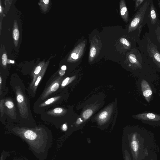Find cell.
<instances>
[{
    "label": "cell",
    "instance_id": "obj_1",
    "mask_svg": "<svg viewBox=\"0 0 160 160\" xmlns=\"http://www.w3.org/2000/svg\"><path fill=\"white\" fill-rule=\"evenodd\" d=\"M11 131L27 143L29 149L36 158L41 160L47 158L52 142V136L50 132L41 127H15Z\"/></svg>",
    "mask_w": 160,
    "mask_h": 160
},
{
    "label": "cell",
    "instance_id": "obj_2",
    "mask_svg": "<svg viewBox=\"0 0 160 160\" xmlns=\"http://www.w3.org/2000/svg\"><path fill=\"white\" fill-rule=\"evenodd\" d=\"M137 130L128 138L130 148L133 160H143L149 154L144 137L148 131L139 127Z\"/></svg>",
    "mask_w": 160,
    "mask_h": 160
},
{
    "label": "cell",
    "instance_id": "obj_3",
    "mask_svg": "<svg viewBox=\"0 0 160 160\" xmlns=\"http://www.w3.org/2000/svg\"><path fill=\"white\" fill-rule=\"evenodd\" d=\"M138 84L139 89L142 96L148 102H149L156 91L151 81L144 78H139Z\"/></svg>",
    "mask_w": 160,
    "mask_h": 160
},
{
    "label": "cell",
    "instance_id": "obj_4",
    "mask_svg": "<svg viewBox=\"0 0 160 160\" xmlns=\"http://www.w3.org/2000/svg\"><path fill=\"white\" fill-rule=\"evenodd\" d=\"M133 117L143 123L150 125H160V114L151 112H145L134 115Z\"/></svg>",
    "mask_w": 160,
    "mask_h": 160
},
{
    "label": "cell",
    "instance_id": "obj_5",
    "mask_svg": "<svg viewBox=\"0 0 160 160\" xmlns=\"http://www.w3.org/2000/svg\"><path fill=\"white\" fill-rule=\"evenodd\" d=\"M16 99L17 104L21 116L28 115V108L27 100L21 89H16Z\"/></svg>",
    "mask_w": 160,
    "mask_h": 160
},
{
    "label": "cell",
    "instance_id": "obj_6",
    "mask_svg": "<svg viewBox=\"0 0 160 160\" xmlns=\"http://www.w3.org/2000/svg\"><path fill=\"white\" fill-rule=\"evenodd\" d=\"M148 1L145 2L139 10V12L131 21L128 28V32L132 31L136 29L143 18L148 5Z\"/></svg>",
    "mask_w": 160,
    "mask_h": 160
},
{
    "label": "cell",
    "instance_id": "obj_7",
    "mask_svg": "<svg viewBox=\"0 0 160 160\" xmlns=\"http://www.w3.org/2000/svg\"><path fill=\"white\" fill-rule=\"evenodd\" d=\"M60 82V79L59 78L53 82L43 92L42 96L41 99H44L50 94L56 91L59 87Z\"/></svg>",
    "mask_w": 160,
    "mask_h": 160
},
{
    "label": "cell",
    "instance_id": "obj_8",
    "mask_svg": "<svg viewBox=\"0 0 160 160\" xmlns=\"http://www.w3.org/2000/svg\"><path fill=\"white\" fill-rule=\"evenodd\" d=\"M85 46V44L83 43L78 45L71 53V58L74 60L78 59L83 53Z\"/></svg>",
    "mask_w": 160,
    "mask_h": 160
},
{
    "label": "cell",
    "instance_id": "obj_9",
    "mask_svg": "<svg viewBox=\"0 0 160 160\" xmlns=\"http://www.w3.org/2000/svg\"><path fill=\"white\" fill-rule=\"evenodd\" d=\"M120 8V13L122 18L125 22H127L128 18V11L124 1H121Z\"/></svg>",
    "mask_w": 160,
    "mask_h": 160
},
{
    "label": "cell",
    "instance_id": "obj_10",
    "mask_svg": "<svg viewBox=\"0 0 160 160\" xmlns=\"http://www.w3.org/2000/svg\"><path fill=\"white\" fill-rule=\"evenodd\" d=\"M44 62H41L39 63L35 69L33 74V80L31 83V86H33L40 72L43 68L44 66Z\"/></svg>",
    "mask_w": 160,
    "mask_h": 160
},
{
    "label": "cell",
    "instance_id": "obj_11",
    "mask_svg": "<svg viewBox=\"0 0 160 160\" xmlns=\"http://www.w3.org/2000/svg\"><path fill=\"white\" fill-rule=\"evenodd\" d=\"M48 62H47L45 65H44L43 68L40 72L33 86V89L35 90L36 89L39 82L41 81L42 78L44 73L45 72L47 67L48 65Z\"/></svg>",
    "mask_w": 160,
    "mask_h": 160
},
{
    "label": "cell",
    "instance_id": "obj_12",
    "mask_svg": "<svg viewBox=\"0 0 160 160\" xmlns=\"http://www.w3.org/2000/svg\"><path fill=\"white\" fill-rule=\"evenodd\" d=\"M61 97L60 96H57L51 98L42 103L40 107H43L51 104L59 99Z\"/></svg>",
    "mask_w": 160,
    "mask_h": 160
},
{
    "label": "cell",
    "instance_id": "obj_13",
    "mask_svg": "<svg viewBox=\"0 0 160 160\" xmlns=\"http://www.w3.org/2000/svg\"><path fill=\"white\" fill-rule=\"evenodd\" d=\"M130 62L132 64H135L139 69H142V67L141 64H138L137 63V59L135 56L133 54H130L128 57Z\"/></svg>",
    "mask_w": 160,
    "mask_h": 160
},
{
    "label": "cell",
    "instance_id": "obj_14",
    "mask_svg": "<svg viewBox=\"0 0 160 160\" xmlns=\"http://www.w3.org/2000/svg\"><path fill=\"white\" fill-rule=\"evenodd\" d=\"M63 111V110L62 108H57L48 112V113L50 114L58 115L62 114Z\"/></svg>",
    "mask_w": 160,
    "mask_h": 160
},
{
    "label": "cell",
    "instance_id": "obj_15",
    "mask_svg": "<svg viewBox=\"0 0 160 160\" xmlns=\"http://www.w3.org/2000/svg\"><path fill=\"white\" fill-rule=\"evenodd\" d=\"M5 106L9 111L14 110V105L13 102L10 100H7L4 103Z\"/></svg>",
    "mask_w": 160,
    "mask_h": 160
},
{
    "label": "cell",
    "instance_id": "obj_16",
    "mask_svg": "<svg viewBox=\"0 0 160 160\" xmlns=\"http://www.w3.org/2000/svg\"><path fill=\"white\" fill-rule=\"evenodd\" d=\"M92 113L93 111L91 109H87L83 112V117L85 119H88L92 115Z\"/></svg>",
    "mask_w": 160,
    "mask_h": 160
},
{
    "label": "cell",
    "instance_id": "obj_17",
    "mask_svg": "<svg viewBox=\"0 0 160 160\" xmlns=\"http://www.w3.org/2000/svg\"><path fill=\"white\" fill-rule=\"evenodd\" d=\"M19 33L17 28H14L13 31V37L15 40H18L19 38Z\"/></svg>",
    "mask_w": 160,
    "mask_h": 160
},
{
    "label": "cell",
    "instance_id": "obj_18",
    "mask_svg": "<svg viewBox=\"0 0 160 160\" xmlns=\"http://www.w3.org/2000/svg\"><path fill=\"white\" fill-rule=\"evenodd\" d=\"M96 49L94 47H92L90 49L89 52V56L90 58H93L96 55Z\"/></svg>",
    "mask_w": 160,
    "mask_h": 160
},
{
    "label": "cell",
    "instance_id": "obj_19",
    "mask_svg": "<svg viewBox=\"0 0 160 160\" xmlns=\"http://www.w3.org/2000/svg\"><path fill=\"white\" fill-rule=\"evenodd\" d=\"M108 116V113L106 111L102 112L99 116V119L103 120L106 119Z\"/></svg>",
    "mask_w": 160,
    "mask_h": 160
},
{
    "label": "cell",
    "instance_id": "obj_20",
    "mask_svg": "<svg viewBox=\"0 0 160 160\" xmlns=\"http://www.w3.org/2000/svg\"><path fill=\"white\" fill-rule=\"evenodd\" d=\"M150 16L153 22L155 21L156 18V14L154 9L152 7L150 11Z\"/></svg>",
    "mask_w": 160,
    "mask_h": 160
},
{
    "label": "cell",
    "instance_id": "obj_21",
    "mask_svg": "<svg viewBox=\"0 0 160 160\" xmlns=\"http://www.w3.org/2000/svg\"><path fill=\"white\" fill-rule=\"evenodd\" d=\"M124 160H131L130 155L126 149L124 150Z\"/></svg>",
    "mask_w": 160,
    "mask_h": 160
},
{
    "label": "cell",
    "instance_id": "obj_22",
    "mask_svg": "<svg viewBox=\"0 0 160 160\" xmlns=\"http://www.w3.org/2000/svg\"><path fill=\"white\" fill-rule=\"evenodd\" d=\"M120 42L127 46L128 47H129L130 46V44L128 41L125 38H122L120 39Z\"/></svg>",
    "mask_w": 160,
    "mask_h": 160
},
{
    "label": "cell",
    "instance_id": "obj_23",
    "mask_svg": "<svg viewBox=\"0 0 160 160\" xmlns=\"http://www.w3.org/2000/svg\"><path fill=\"white\" fill-rule=\"evenodd\" d=\"M70 78L69 77L65 79L61 83V86L64 87L68 83L70 80Z\"/></svg>",
    "mask_w": 160,
    "mask_h": 160
},
{
    "label": "cell",
    "instance_id": "obj_24",
    "mask_svg": "<svg viewBox=\"0 0 160 160\" xmlns=\"http://www.w3.org/2000/svg\"><path fill=\"white\" fill-rule=\"evenodd\" d=\"M7 56L5 54H3L2 56V64L5 66L7 62Z\"/></svg>",
    "mask_w": 160,
    "mask_h": 160
},
{
    "label": "cell",
    "instance_id": "obj_25",
    "mask_svg": "<svg viewBox=\"0 0 160 160\" xmlns=\"http://www.w3.org/2000/svg\"><path fill=\"white\" fill-rule=\"evenodd\" d=\"M144 1L143 0H137L135 3V8H137Z\"/></svg>",
    "mask_w": 160,
    "mask_h": 160
},
{
    "label": "cell",
    "instance_id": "obj_26",
    "mask_svg": "<svg viewBox=\"0 0 160 160\" xmlns=\"http://www.w3.org/2000/svg\"><path fill=\"white\" fill-rule=\"evenodd\" d=\"M62 131H65L67 130L68 127L67 125L65 124H63L62 127Z\"/></svg>",
    "mask_w": 160,
    "mask_h": 160
},
{
    "label": "cell",
    "instance_id": "obj_27",
    "mask_svg": "<svg viewBox=\"0 0 160 160\" xmlns=\"http://www.w3.org/2000/svg\"><path fill=\"white\" fill-rule=\"evenodd\" d=\"M59 73L60 76H62L65 74V71H63L62 70L59 71Z\"/></svg>",
    "mask_w": 160,
    "mask_h": 160
},
{
    "label": "cell",
    "instance_id": "obj_28",
    "mask_svg": "<svg viewBox=\"0 0 160 160\" xmlns=\"http://www.w3.org/2000/svg\"><path fill=\"white\" fill-rule=\"evenodd\" d=\"M83 121L81 118H78L77 121L76 123L78 124H79L81 123Z\"/></svg>",
    "mask_w": 160,
    "mask_h": 160
},
{
    "label": "cell",
    "instance_id": "obj_29",
    "mask_svg": "<svg viewBox=\"0 0 160 160\" xmlns=\"http://www.w3.org/2000/svg\"><path fill=\"white\" fill-rule=\"evenodd\" d=\"M61 68L62 70L65 71L66 70L67 68L66 66L63 65L62 67Z\"/></svg>",
    "mask_w": 160,
    "mask_h": 160
},
{
    "label": "cell",
    "instance_id": "obj_30",
    "mask_svg": "<svg viewBox=\"0 0 160 160\" xmlns=\"http://www.w3.org/2000/svg\"><path fill=\"white\" fill-rule=\"evenodd\" d=\"M42 1L45 4H48L49 2L48 0H43Z\"/></svg>",
    "mask_w": 160,
    "mask_h": 160
},
{
    "label": "cell",
    "instance_id": "obj_31",
    "mask_svg": "<svg viewBox=\"0 0 160 160\" xmlns=\"http://www.w3.org/2000/svg\"><path fill=\"white\" fill-rule=\"evenodd\" d=\"M2 78L0 76V94H1V83H2Z\"/></svg>",
    "mask_w": 160,
    "mask_h": 160
},
{
    "label": "cell",
    "instance_id": "obj_32",
    "mask_svg": "<svg viewBox=\"0 0 160 160\" xmlns=\"http://www.w3.org/2000/svg\"><path fill=\"white\" fill-rule=\"evenodd\" d=\"M10 62H11L12 63H14V61H12V60H10Z\"/></svg>",
    "mask_w": 160,
    "mask_h": 160
},
{
    "label": "cell",
    "instance_id": "obj_33",
    "mask_svg": "<svg viewBox=\"0 0 160 160\" xmlns=\"http://www.w3.org/2000/svg\"><path fill=\"white\" fill-rule=\"evenodd\" d=\"M0 12H1V11H2V8H1V5H0Z\"/></svg>",
    "mask_w": 160,
    "mask_h": 160
},
{
    "label": "cell",
    "instance_id": "obj_34",
    "mask_svg": "<svg viewBox=\"0 0 160 160\" xmlns=\"http://www.w3.org/2000/svg\"><path fill=\"white\" fill-rule=\"evenodd\" d=\"M14 160H23V159H15Z\"/></svg>",
    "mask_w": 160,
    "mask_h": 160
},
{
    "label": "cell",
    "instance_id": "obj_35",
    "mask_svg": "<svg viewBox=\"0 0 160 160\" xmlns=\"http://www.w3.org/2000/svg\"><path fill=\"white\" fill-rule=\"evenodd\" d=\"M150 160H154L152 158Z\"/></svg>",
    "mask_w": 160,
    "mask_h": 160
}]
</instances>
